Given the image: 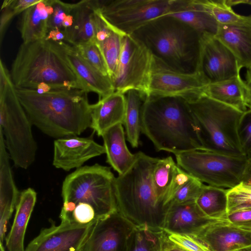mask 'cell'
Here are the masks:
<instances>
[{"mask_svg":"<svg viewBox=\"0 0 251 251\" xmlns=\"http://www.w3.org/2000/svg\"><path fill=\"white\" fill-rule=\"evenodd\" d=\"M16 92L32 125L50 137L77 136L90 127L91 109L86 91L59 89L38 93L16 88Z\"/></svg>","mask_w":251,"mask_h":251,"instance_id":"6da1fadb","label":"cell"},{"mask_svg":"<svg viewBox=\"0 0 251 251\" xmlns=\"http://www.w3.org/2000/svg\"><path fill=\"white\" fill-rule=\"evenodd\" d=\"M65 43L46 39L23 43L10 73L15 88L37 90L47 86L87 91L68 61Z\"/></svg>","mask_w":251,"mask_h":251,"instance_id":"7a4b0ae2","label":"cell"},{"mask_svg":"<svg viewBox=\"0 0 251 251\" xmlns=\"http://www.w3.org/2000/svg\"><path fill=\"white\" fill-rule=\"evenodd\" d=\"M141 133L157 151L174 154L203 148L186 99L147 96L141 109Z\"/></svg>","mask_w":251,"mask_h":251,"instance_id":"3957f363","label":"cell"},{"mask_svg":"<svg viewBox=\"0 0 251 251\" xmlns=\"http://www.w3.org/2000/svg\"><path fill=\"white\" fill-rule=\"evenodd\" d=\"M131 35L169 68L184 73L200 71L201 35L179 19L157 18Z\"/></svg>","mask_w":251,"mask_h":251,"instance_id":"277c9868","label":"cell"},{"mask_svg":"<svg viewBox=\"0 0 251 251\" xmlns=\"http://www.w3.org/2000/svg\"><path fill=\"white\" fill-rule=\"evenodd\" d=\"M129 169L115 178L118 211L135 227L163 229L168 209L158 201L152 174L158 158L142 151Z\"/></svg>","mask_w":251,"mask_h":251,"instance_id":"5b68a950","label":"cell"},{"mask_svg":"<svg viewBox=\"0 0 251 251\" xmlns=\"http://www.w3.org/2000/svg\"><path fill=\"white\" fill-rule=\"evenodd\" d=\"M0 64V130L14 165L26 169L34 162L37 150L32 124L1 59Z\"/></svg>","mask_w":251,"mask_h":251,"instance_id":"8992f818","label":"cell"},{"mask_svg":"<svg viewBox=\"0 0 251 251\" xmlns=\"http://www.w3.org/2000/svg\"><path fill=\"white\" fill-rule=\"evenodd\" d=\"M187 101L204 150L246 156L238 135L243 112L205 96Z\"/></svg>","mask_w":251,"mask_h":251,"instance_id":"52a82bcc","label":"cell"},{"mask_svg":"<svg viewBox=\"0 0 251 251\" xmlns=\"http://www.w3.org/2000/svg\"><path fill=\"white\" fill-rule=\"evenodd\" d=\"M116 177L111 168L98 164L76 169L64 180L63 201L90 204L98 219L118 211L115 193Z\"/></svg>","mask_w":251,"mask_h":251,"instance_id":"ba28073f","label":"cell"},{"mask_svg":"<svg viewBox=\"0 0 251 251\" xmlns=\"http://www.w3.org/2000/svg\"><path fill=\"white\" fill-rule=\"evenodd\" d=\"M177 165L189 175L208 185L232 188L242 182L247 156L227 155L206 150L175 154Z\"/></svg>","mask_w":251,"mask_h":251,"instance_id":"9c48e42d","label":"cell"},{"mask_svg":"<svg viewBox=\"0 0 251 251\" xmlns=\"http://www.w3.org/2000/svg\"><path fill=\"white\" fill-rule=\"evenodd\" d=\"M104 20L123 35H131L150 21L166 15L171 0H98Z\"/></svg>","mask_w":251,"mask_h":251,"instance_id":"30bf717a","label":"cell"},{"mask_svg":"<svg viewBox=\"0 0 251 251\" xmlns=\"http://www.w3.org/2000/svg\"><path fill=\"white\" fill-rule=\"evenodd\" d=\"M153 55L147 48L131 35H124L117 74L112 80L115 91L130 90L148 96Z\"/></svg>","mask_w":251,"mask_h":251,"instance_id":"8fae6325","label":"cell"},{"mask_svg":"<svg viewBox=\"0 0 251 251\" xmlns=\"http://www.w3.org/2000/svg\"><path fill=\"white\" fill-rule=\"evenodd\" d=\"M207 84L201 72H178L153 56L148 96L177 97L190 100L203 96Z\"/></svg>","mask_w":251,"mask_h":251,"instance_id":"7c38bea8","label":"cell"},{"mask_svg":"<svg viewBox=\"0 0 251 251\" xmlns=\"http://www.w3.org/2000/svg\"><path fill=\"white\" fill-rule=\"evenodd\" d=\"M96 219L81 224L73 220L61 221L42 229L24 251H79L87 240Z\"/></svg>","mask_w":251,"mask_h":251,"instance_id":"4fadbf2b","label":"cell"},{"mask_svg":"<svg viewBox=\"0 0 251 251\" xmlns=\"http://www.w3.org/2000/svg\"><path fill=\"white\" fill-rule=\"evenodd\" d=\"M135 228L118 211L96 219L81 251H127Z\"/></svg>","mask_w":251,"mask_h":251,"instance_id":"5bb4252c","label":"cell"},{"mask_svg":"<svg viewBox=\"0 0 251 251\" xmlns=\"http://www.w3.org/2000/svg\"><path fill=\"white\" fill-rule=\"evenodd\" d=\"M241 69L234 54L215 35H201L200 72L208 84L236 76Z\"/></svg>","mask_w":251,"mask_h":251,"instance_id":"9a60e30c","label":"cell"},{"mask_svg":"<svg viewBox=\"0 0 251 251\" xmlns=\"http://www.w3.org/2000/svg\"><path fill=\"white\" fill-rule=\"evenodd\" d=\"M105 153L103 146L92 136H68L56 139L53 143L52 164L57 169L69 171L78 169L92 158Z\"/></svg>","mask_w":251,"mask_h":251,"instance_id":"2e32d148","label":"cell"},{"mask_svg":"<svg viewBox=\"0 0 251 251\" xmlns=\"http://www.w3.org/2000/svg\"><path fill=\"white\" fill-rule=\"evenodd\" d=\"M194 236L211 251H240L251 246V231L234 226L226 220L215 222Z\"/></svg>","mask_w":251,"mask_h":251,"instance_id":"e0dca14e","label":"cell"},{"mask_svg":"<svg viewBox=\"0 0 251 251\" xmlns=\"http://www.w3.org/2000/svg\"><path fill=\"white\" fill-rule=\"evenodd\" d=\"M215 35L234 54L241 69H251V15L237 23L218 24Z\"/></svg>","mask_w":251,"mask_h":251,"instance_id":"ac0fdd59","label":"cell"},{"mask_svg":"<svg viewBox=\"0 0 251 251\" xmlns=\"http://www.w3.org/2000/svg\"><path fill=\"white\" fill-rule=\"evenodd\" d=\"M218 220H220L206 217L196 202L172 204L167 212L163 229L171 233L196 236Z\"/></svg>","mask_w":251,"mask_h":251,"instance_id":"d6986e66","label":"cell"},{"mask_svg":"<svg viewBox=\"0 0 251 251\" xmlns=\"http://www.w3.org/2000/svg\"><path fill=\"white\" fill-rule=\"evenodd\" d=\"M2 132L0 130V242L3 243L7 224L18 203L20 193L17 188L9 163Z\"/></svg>","mask_w":251,"mask_h":251,"instance_id":"ffe728a7","label":"cell"},{"mask_svg":"<svg viewBox=\"0 0 251 251\" xmlns=\"http://www.w3.org/2000/svg\"><path fill=\"white\" fill-rule=\"evenodd\" d=\"M125 94L115 91L91 104L90 127L98 136L118 124H124L126 113Z\"/></svg>","mask_w":251,"mask_h":251,"instance_id":"44dd1931","label":"cell"},{"mask_svg":"<svg viewBox=\"0 0 251 251\" xmlns=\"http://www.w3.org/2000/svg\"><path fill=\"white\" fill-rule=\"evenodd\" d=\"M65 48L69 64L88 92L97 94L100 100L115 92L108 75H103L87 62L73 46L65 42Z\"/></svg>","mask_w":251,"mask_h":251,"instance_id":"7402d4cb","label":"cell"},{"mask_svg":"<svg viewBox=\"0 0 251 251\" xmlns=\"http://www.w3.org/2000/svg\"><path fill=\"white\" fill-rule=\"evenodd\" d=\"M166 15L183 22L201 35H215L217 30L218 24L206 11L201 0H171Z\"/></svg>","mask_w":251,"mask_h":251,"instance_id":"603a6c76","label":"cell"},{"mask_svg":"<svg viewBox=\"0 0 251 251\" xmlns=\"http://www.w3.org/2000/svg\"><path fill=\"white\" fill-rule=\"evenodd\" d=\"M97 6L98 0H83L73 3V23L64 31L65 42L76 46L94 40L95 13Z\"/></svg>","mask_w":251,"mask_h":251,"instance_id":"cb8c5ba5","label":"cell"},{"mask_svg":"<svg viewBox=\"0 0 251 251\" xmlns=\"http://www.w3.org/2000/svg\"><path fill=\"white\" fill-rule=\"evenodd\" d=\"M124 35L109 25L96 10L94 40L102 54L112 81L117 74Z\"/></svg>","mask_w":251,"mask_h":251,"instance_id":"d4e9b609","label":"cell"},{"mask_svg":"<svg viewBox=\"0 0 251 251\" xmlns=\"http://www.w3.org/2000/svg\"><path fill=\"white\" fill-rule=\"evenodd\" d=\"M123 125L120 124L112 126L101 136L106 162L119 176L126 173L137 158V153H132L126 146Z\"/></svg>","mask_w":251,"mask_h":251,"instance_id":"484cf974","label":"cell"},{"mask_svg":"<svg viewBox=\"0 0 251 251\" xmlns=\"http://www.w3.org/2000/svg\"><path fill=\"white\" fill-rule=\"evenodd\" d=\"M36 199L37 193L32 188H28L20 193L13 223L5 238L8 251H24L25 233Z\"/></svg>","mask_w":251,"mask_h":251,"instance_id":"4316f807","label":"cell"},{"mask_svg":"<svg viewBox=\"0 0 251 251\" xmlns=\"http://www.w3.org/2000/svg\"><path fill=\"white\" fill-rule=\"evenodd\" d=\"M52 0H40L22 14L19 30L24 43L45 39L48 22L52 10Z\"/></svg>","mask_w":251,"mask_h":251,"instance_id":"83f0119b","label":"cell"},{"mask_svg":"<svg viewBox=\"0 0 251 251\" xmlns=\"http://www.w3.org/2000/svg\"><path fill=\"white\" fill-rule=\"evenodd\" d=\"M247 87L240 75L206 85L203 96L231 106L241 112L247 111Z\"/></svg>","mask_w":251,"mask_h":251,"instance_id":"f1b7e54d","label":"cell"},{"mask_svg":"<svg viewBox=\"0 0 251 251\" xmlns=\"http://www.w3.org/2000/svg\"><path fill=\"white\" fill-rule=\"evenodd\" d=\"M179 166L171 156L158 158L153 169L152 182L159 203L169 210L171 192Z\"/></svg>","mask_w":251,"mask_h":251,"instance_id":"f546056e","label":"cell"},{"mask_svg":"<svg viewBox=\"0 0 251 251\" xmlns=\"http://www.w3.org/2000/svg\"><path fill=\"white\" fill-rule=\"evenodd\" d=\"M126 113L124 125L126 139L133 148H137L141 132V109L147 97L136 90H130L125 93Z\"/></svg>","mask_w":251,"mask_h":251,"instance_id":"4dcf8cb0","label":"cell"},{"mask_svg":"<svg viewBox=\"0 0 251 251\" xmlns=\"http://www.w3.org/2000/svg\"><path fill=\"white\" fill-rule=\"evenodd\" d=\"M228 189L204 184L195 202L206 217L226 220Z\"/></svg>","mask_w":251,"mask_h":251,"instance_id":"1f68e13d","label":"cell"},{"mask_svg":"<svg viewBox=\"0 0 251 251\" xmlns=\"http://www.w3.org/2000/svg\"><path fill=\"white\" fill-rule=\"evenodd\" d=\"M162 229L135 227L127 251H162Z\"/></svg>","mask_w":251,"mask_h":251,"instance_id":"d6a6232c","label":"cell"},{"mask_svg":"<svg viewBox=\"0 0 251 251\" xmlns=\"http://www.w3.org/2000/svg\"><path fill=\"white\" fill-rule=\"evenodd\" d=\"M204 8L218 24L228 25L242 20L244 16L239 15L229 6L226 0H201Z\"/></svg>","mask_w":251,"mask_h":251,"instance_id":"836d02e7","label":"cell"},{"mask_svg":"<svg viewBox=\"0 0 251 251\" xmlns=\"http://www.w3.org/2000/svg\"><path fill=\"white\" fill-rule=\"evenodd\" d=\"M251 209V186L240 183L228 189L227 214Z\"/></svg>","mask_w":251,"mask_h":251,"instance_id":"e575fe53","label":"cell"},{"mask_svg":"<svg viewBox=\"0 0 251 251\" xmlns=\"http://www.w3.org/2000/svg\"><path fill=\"white\" fill-rule=\"evenodd\" d=\"M39 0H5L1 8L0 22V43L7 26L16 15L23 13L27 8L38 2Z\"/></svg>","mask_w":251,"mask_h":251,"instance_id":"d590c367","label":"cell"},{"mask_svg":"<svg viewBox=\"0 0 251 251\" xmlns=\"http://www.w3.org/2000/svg\"><path fill=\"white\" fill-rule=\"evenodd\" d=\"M74 47L87 62L103 75L109 76L104 59L95 40Z\"/></svg>","mask_w":251,"mask_h":251,"instance_id":"8d00e7d4","label":"cell"},{"mask_svg":"<svg viewBox=\"0 0 251 251\" xmlns=\"http://www.w3.org/2000/svg\"><path fill=\"white\" fill-rule=\"evenodd\" d=\"M203 185L201 181L191 176L175 192L171 205L195 202Z\"/></svg>","mask_w":251,"mask_h":251,"instance_id":"74e56055","label":"cell"},{"mask_svg":"<svg viewBox=\"0 0 251 251\" xmlns=\"http://www.w3.org/2000/svg\"><path fill=\"white\" fill-rule=\"evenodd\" d=\"M52 10L48 22V31L52 29L63 30L64 20L70 13L73 3L65 2L59 0H52Z\"/></svg>","mask_w":251,"mask_h":251,"instance_id":"f35d334b","label":"cell"},{"mask_svg":"<svg viewBox=\"0 0 251 251\" xmlns=\"http://www.w3.org/2000/svg\"><path fill=\"white\" fill-rule=\"evenodd\" d=\"M239 143L244 155L251 154V109L243 112L238 127Z\"/></svg>","mask_w":251,"mask_h":251,"instance_id":"ab89813d","label":"cell"},{"mask_svg":"<svg viewBox=\"0 0 251 251\" xmlns=\"http://www.w3.org/2000/svg\"><path fill=\"white\" fill-rule=\"evenodd\" d=\"M164 231L170 240L187 251H211L203 243L194 236Z\"/></svg>","mask_w":251,"mask_h":251,"instance_id":"60d3db41","label":"cell"},{"mask_svg":"<svg viewBox=\"0 0 251 251\" xmlns=\"http://www.w3.org/2000/svg\"><path fill=\"white\" fill-rule=\"evenodd\" d=\"M71 217L72 220L81 224H89L96 219L94 208L85 202H79L76 205Z\"/></svg>","mask_w":251,"mask_h":251,"instance_id":"b9f144b4","label":"cell"},{"mask_svg":"<svg viewBox=\"0 0 251 251\" xmlns=\"http://www.w3.org/2000/svg\"><path fill=\"white\" fill-rule=\"evenodd\" d=\"M226 220L234 226L251 231V209L228 214Z\"/></svg>","mask_w":251,"mask_h":251,"instance_id":"7bdbcfd3","label":"cell"},{"mask_svg":"<svg viewBox=\"0 0 251 251\" xmlns=\"http://www.w3.org/2000/svg\"><path fill=\"white\" fill-rule=\"evenodd\" d=\"M161 249L164 251H187L176 245L167 237L165 231L162 229L161 236Z\"/></svg>","mask_w":251,"mask_h":251,"instance_id":"ee69618b","label":"cell"},{"mask_svg":"<svg viewBox=\"0 0 251 251\" xmlns=\"http://www.w3.org/2000/svg\"><path fill=\"white\" fill-rule=\"evenodd\" d=\"M46 40L54 42L65 41V34L64 31L60 29H52L48 31Z\"/></svg>","mask_w":251,"mask_h":251,"instance_id":"f6af8a7d","label":"cell"},{"mask_svg":"<svg viewBox=\"0 0 251 251\" xmlns=\"http://www.w3.org/2000/svg\"><path fill=\"white\" fill-rule=\"evenodd\" d=\"M241 183L247 185L251 186V158H248L247 163Z\"/></svg>","mask_w":251,"mask_h":251,"instance_id":"bcb514c9","label":"cell"},{"mask_svg":"<svg viewBox=\"0 0 251 251\" xmlns=\"http://www.w3.org/2000/svg\"><path fill=\"white\" fill-rule=\"evenodd\" d=\"M226 2L231 7L240 4L251 5V0H226Z\"/></svg>","mask_w":251,"mask_h":251,"instance_id":"7dc6e473","label":"cell"},{"mask_svg":"<svg viewBox=\"0 0 251 251\" xmlns=\"http://www.w3.org/2000/svg\"><path fill=\"white\" fill-rule=\"evenodd\" d=\"M245 81L248 89H251V69L247 70Z\"/></svg>","mask_w":251,"mask_h":251,"instance_id":"c3c4849f","label":"cell"},{"mask_svg":"<svg viewBox=\"0 0 251 251\" xmlns=\"http://www.w3.org/2000/svg\"><path fill=\"white\" fill-rule=\"evenodd\" d=\"M246 104L249 109H251V89L248 88L246 95Z\"/></svg>","mask_w":251,"mask_h":251,"instance_id":"681fc988","label":"cell"},{"mask_svg":"<svg viewBox=\"0 0 251 251\" xmlns=\"http://www.w3.org/2000/svg\"><path fill=\"white\" fill-rule=\"evenodd\" d=\"M240 251H251V246L249 247L248 248H245L240 250Z\"/></svg>","mask_w":251,"mask_h":251,"instance_id":"f907efd6","label":"cell"},{"mask_svg":"<svg viewBox=\"0 0 251 251\" xmlns=\"http://www.w3.org/2000/svg\"><path fill=\"white\" fill-rule=\"evenodd\" d=\"M0 251H5L4 248L3 246V243H0Z\"/></svg>","mask_w":251,"mask_h":251,"instance_id":"816d5d0a","label":"cell"},{"mask_svg":"<svg viewBox=\"0 0 251 251\" xmlns=\"http://www.w3.org/2000/svg\"><path fill=\"white\" fill-rule=\"evenodd\" d=\"M248 158H251V154L250 155H249L248 157H247Z\"/></svg>","mask_w":251,"mask_h":251,"instance_id":"f5cc1de1","label":"cell"},{"mask_svg":"<svg viewBox=\"0 0 251 251\" xmlns=\"http://www.w3.org/2000/svg\"><path fill=\"white\" fill-rule=\"evenodd\" d=\"M162 251H164L162 250Z\"/></svg>","mask_w":251,"mask_h":251,"instance_id":"db71d44e","label":"cell"},{"mask_svg":"<svg viewBox=\"0 0 251 251\" xmlns=\"http://www.w3.org/2000/svg\"><path fill=\"white\" fill-rule=\"evenodd\" d=\"M79 251H81V250H80Z\"/></svg>","mask_w":251,"mask_h":251,"instance_id":"11a10c76","label":"cell"}]
</instances>
